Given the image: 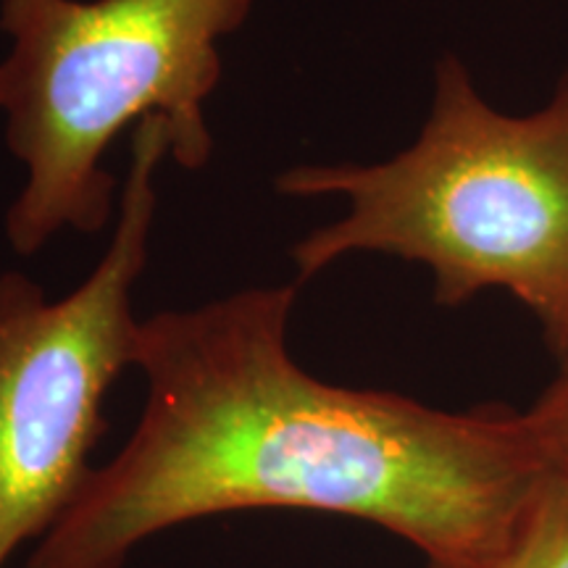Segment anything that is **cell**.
Listing matches in <instances>:
<instances>
[{
  "instance_id": "5",
  "label": "cell",
  "mask_w": 568,
  "mask_h": 568,
  "mask_svg": "<svg viewBox=\"0 0 568 568\" xmlns=\"http://www.w3.org/2000/svg\"><path fill=\"white\" fill-rule=\"evenodd\" d=\"M429 568H568V487L542 474L527 508L500 542Z\"/></svg>"
},
{
  "instance_id": "3",
  "label": "cell",
  "mask_w": 568,
  "mask_h": 568,
  "mask_svg": "<svg viewBox=\"0 0 568 568\" xmlns=\"http://www.w3.org/2000/svg\"><path fill=\"white\" fill-rule=\"evenodd\" d=\"M255 0H0L6 145L27 169L6 211L13 253L55 234H95L116 209L105 153L126 126L163 119L169 159L201 172L213 153L205 103L224 74L222 40Z\"/></svg>"
},
{
  "instance_id": "1",
  "label": "cell",
  "mask_w": 568,
  "mask_h": 568,
  "mask_svg": "<svg viewBox=\"0 0 568 568\" xmlns=\"http://www.w3.org/2000/svg\"><path fill=\"white\" fill-rule=\"evenodd\" d=\"M297 290L258 284L140 322V422L27 568H124L153 535L258 508L361 518L429 564L508 535L542 479L524 414L322 382L290 353Z\"/></svg>"
},
{
  "instance_id": "2",
  "label": "cell",
  "mask_w": 568,
  "mask_h": 568,
  "mask_svg": "<svg viewBox=\"0 0 568 568\" xmlns=\"http://www.w3.org/2000/svg\"><path fill=\"white\" fill-rule=\"evenodd\" d=\"M274 190L345 201L343 216L290 251L297 284L345 255H393L432 274L443 308L489 290L514 295L568 361V71L542 109L506 113L445 53L406 151L374 163H297Z\"/></svg>"
},
{
  "instance_id": "4",
  "label": "cell",
  "mask_w": 568,
  "mask_h": 568,
  "mask_svg": "<svg viewBox=\"0 0 568 568\" xmlns=\"http://www.w3.org/2000/svg\"><path fill=\"white\" fill-rule=\"evenodd\" d=\"M166 155L163 119H142L111 243L61 301L27 274L0 272V568L61 521L95 471L105 395L138 355L132 290L151 258Z\"/></svg>"
},
{
  "instance_id": "6",
  "label": "cell",
  "mask_w": 568,
  "mask_h": 568,
  "mask_svg": "<svg viewBox=\"0 0 568 568\" xmlns=\"http://www.w3.org/2000/svg\"><path fill=\"white\" fill-rule=\"evenodd\" d=\"M542 474L568 487V361L566 372L524 414Z\"/></svg>"
}]
</instances>
